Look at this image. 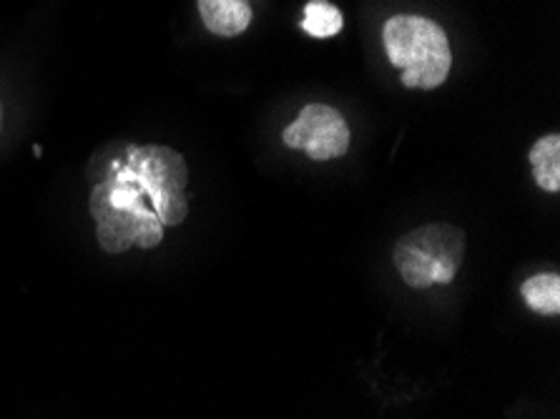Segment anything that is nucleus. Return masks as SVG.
I'll list each match as a JSON object with an SVG mask.
<instances>
[{
    "label": "nucleus",
    "instance_id": "nucleus-1",
    "mask_svg": "<svg viewBox=\"0 0 560 419\" xmlns=\"http://www.w3.org/2000/svg\"><path fill=\"white\" fill-rule=\"evenodd\" d=\"M89 207L98 226V244L108 254H121L131 246L151 249L164 236V224L141 186L116 171H106L104 182L91 194Z\"/></svg>",
    "mask_w": 560,
    "mask_h": 419
},
{
    "label": "nucleus",
    "instance_id": "nucleus-2",
    "mask_svg": "<svg viewBox=\"0 0 560 419\" xmlns=\"http://www.w3.org/2000/svg\"><path fill=\"white\" fill-rule=\"evenodd\" d=\"M382 46L407 89H438L453 68V50L445 31L425 15H393L382 28Z\"/></svg>",
    "mask_w": 560,
    "mask_h": 419
},
{
    "label": "nucleus",
    "instance_id": "nucleus-3",
    "mask_svg": "<svg viewBox=\"0 0 560 419\" xmlns=\"http://www.w3.org/2000/svg\"><path fill=\"white\" fill-rule=\"evenodd\" d=\"M106 171H116L139 184L164 226L182 224L186 219L189 203L184 189L189 171L179 151L168 147H126L124 156Z\"/></svg>",
    "mask_w": 560,
    "mask_h": 419
},
{
    "label": "nucleus",
    "instance_id": "nucleus-4",
    "mask_svg": "<svg viewBox=\"0 0 560 419\" xmlns=\"http://www.w3.org/2000/svg\"><path fill=\"white\" fill-rule=\"evenodd\" d=\"M465 256V236L450 224H428L405 234L395 244V267L405 284L430 289L450 284Z\"/></svg>",
    "mask_w": 560,
    "mask_h": 419
},
{
    "label": "nucleus",
    "instance_id": "nucleus-5",
    "mask_svg": "<svg viewBox=\"0 0 560 419\" xmlns=\"http://www.w3.org/2000/svg\"><path fill=\"white\" fill-rule=\"evenodd\" d=\"M282 141L314 161L339 159L350 149V126L337 108L310 104L300 110L294 124L284 128Z\"/></svg>",
    "mask_w": 560,
    "mask_h": 419
},
{
    "label": "nucleus",
    "instance_id": "nucleus-6",
    "mask_svg": "<svg viewBox=\"0 0 560 419\" xmlns=\"http://www.w3.org/2000/svg\"><path fill=\"white\" fill-rule=\"evenodd\" d=\"M199 15L214 36L234 38L249 28L252 5L249 0H199Z\"/></svg>",
    "mask_w": 560,
    "mask_h": 419
},
{
    "label": "nucleus",
    "instance_id": "nucleus-7",
    "mask_svg": "<svg viewBox=\"0 0 560 419\" xmlns=\"http://www.w3.org/2000/svg\"><path fill=\"white\" fill-rule=\"evenodd\" d=\"M533 178L542 191H560V136L548 133L533 143L530 149Z\"/></svg>",
    "mask_w": 560,
    "mask_h": 419
},
{
    "label": "nucleus",
    "instance_id": "nucleus-8",
    "mask_svg": "<svg viewBox=\"0 0 560 419\" xmlns=\"http://www.w3.org/2000/svg\"><path fill=\"white\" fill-rule=\"evenodd\" d=\"M523 302L536 314L558 316L560 312V277L553 271H542L525 279L521 287Z\"/></svg>",
    "mask_w": 560,
    "mask_h": 419
},
{
    "label": "nucleus",
    "instance_id": "nucleus-9",
    "mask_svg": "<svg viewBox=\"0 0 560 419\" xmlns=\"http://www.w3.org/2000/svg\"><path fill=\"white\" fill-rule=\"evenodd\" d=\"M345 19L342 11L337 5L329 3V0H310L304 5V21L302 31L312 38H332L342 31Z\"/></svg>",
    "mask_w": 560,
    "mask_h": 419
},
{
    "label": "nucleus",
    "instance_id": "nucleus-10",
    "mask_svg": "<svg viewBox=\"0 0 560 419\" xmlns=\"http://www.w3.org/2000/svg\"><path fill=\"white\" fill-rule=\"evenodd\" d=\"M0 124H3V110H0Z\"/></svg>",
    "mask_w": 560,
    "mask_h": 419
}]
</instances>
